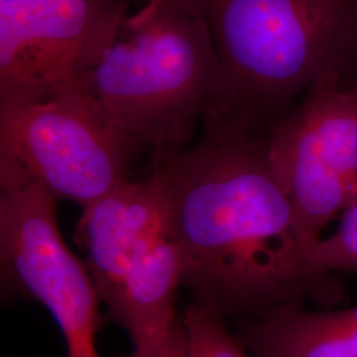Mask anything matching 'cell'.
Listing matches in <instances>:
<instances>
[{
	"instance_id": "6da1fadb",
	"label": "cell",
	"mask_w": 357,
	"mask_h": 357,
	"mask_svg": "<svg viewBox=\"0 0 357 357\" xmlns=\"http://www.w3.org/2000/svg\"><path fill=\"white\" fill-rule=\"evenodd\" d=\"M202 125L197 143L153 155L192 302L238 320L290 302L343 301L342 282L312 259L270 163L268 135L221 115Z\"/></svg>"
},
{
	"instance_id": "7a4b0ae2",
	"label": "cell",
	"mask_w": 357,
	"mask_h": 357,
	"mask_svg": "<svg viewBox=\"0 0 357 357\" xmlns=\"http://www.w3.org/2000/svg\"><path fill=\"white\" fill-rule=\"evenodd\" d=\"M79 86L134 146L153 155L190 146L196 125L221 114L222 72L193 0H143Z\"/></svg>"
},
{
	"instance_id": "3957f363",
	"label": "cell",
	"mask_w": 357,
	"mask_h": 357,
	"mask_svg": "<svg viewBox=\"0 0 357 357\" xmlns=\"http://www.w3.org/2000/svg\"><path fill=\"white\" fill-rule=\"evenodd\" d=\"M222 72L221 118L265 134L357 31V0H193Z\"/></svg>"
},
{
	"instance_id": "277c9868",
	"label": "cell",
	"mask_w": 357,
	"mask_h": 357,
	"mask_svg": "<svg viewBox=\"0 0 357 357\" xmlns=\"http://www.w3.org/2000/svg\"><path fill=\"white\" fill-rule=\"evenodd\" d=\"M139 150L82 86L0 105V190L35 184L85 208L128 178Z\"/></svg>"
},
{
	"instance_id": "5b68a950",
	"label": "cell",
	"mask_w": 357,
	"mask_h": 357,
	"mask_svg": "<svg viewBox=\"0 0 357 357\" xmlns=\"http://www.w3.org/2000/svg\"><path fill=\"white\" fill-rule=\"evenodd\" d=\"M268 159L314 248L357 188V94L331 69L268 134Z\"/></svg>"
},
{
	"instance_id": "8992f818",
	"label": "cell",
	"mask_w": 357,
	"mask_h": 357,
	"mask_svg": "<svg viewBox=\"0 0 357 357\" xmlns=\"http://www.w3.org/2000/svg\"><path fill=\"white\" fill-rule=\"evenodd\" d=\"M131 0H0V105L78 86L114 40Z\"/></svg>"
},
{
	"instance_id": "52a82bcc",
	"label": "cell",
	"mask_w": 357,
	"mask_h": 357,
	"mask_svg": "<svg viewBox=\"0 0 357 357\" xmlns=\"http://www.w3.org/2000/svg\"><path fill=\"white\" fill-rule=\"evenodd\" d=\"M0 262L8 290L50 310L68 357H100L96 335L101 299L86 265L66 246L56 202L44 188L0 190Z\"/></svg>"
},
{
	"instance_id": "ba28073f",
	"label": "cell",
	"mask_w": 357,
	"mask_h": 357,
	"mask_svg": "<svg viewBox=\"0 0 357 357\" xmlns=\"http://www.w3.org/2000/svg\"><path fill=\"white\" fill-rule=\"evenodd\" d=\"M168 233L166 202L151 174L123 180L82 208L75 241L85 250V265L106 307L114 302L132 266Z\"/></svg>"
},
{
	"instance_id": "9c48e42d",
	"label": "cell",
	"mask_w": 357,
	"mask_h": 357,
	"mask_svg": "<svg viewBox=\"0 0 357 357\" xmlns=\"http://www.w3.org/2000/svg\"><path fill=\"white\" fill-rule=\"evenodd\" d=\"M183 266L178 245L169 233L130 270L110 317L125 328L135 351L153 356H172L183 349L181 319L176 314Z\"/></svg>"
},
{
	"instance_id": "30bf717a",
	"label": "cell",
	"mask_w": 357,
	"mask_h": 357,
	"mask_svg": "<svg viewBox=\"0 0 357 357\" xmlns=\"http://www.w3.org/2000/svg\"><path fill=\"white\" fill-rule=\"evenodd\" d=\"M237 323L253 357H357V307L310 310L290 302Z\"/></svg>"
},
{
	"instance_id": "8fae6325",
	"label": "cell",
	"mask_w": 357,
	"mask_h": 357,
	"mask_svg": "<svg viewBox=\"0 0 357 357\" xmlns=\"http://www.w3.org/2000/svg\"><path fill=\"white\" fill-rule=\"evenodd\" d=\"M180 319L183 357H253L216 312L191 302Z\"/></svg>"
},
{
	"instance_id": "7c38bea8",
	"label": "cell",
	"mask_w": 357,
	"mask_h": 357,
	"mask_svg": "<svg viewBox=\"0 0 357 357\" xmlns=\"http://www.w3.org/2000/svg\"><path fill=\"white\" fill-rule=\"evenodd\" d=\"M312 259L330 274L357 273V203L345 206L339 227L328 237H321L312 250Z\"/></svg>"
},
{
	"instance_id": "4fadbf2b",
	"label": "cell",
	"mask_w": 357,
	"mask_h": 357,
	"mask_svg": "<svg viewBox=\"0 0 357 357\" xmlns=\"http://www.w3.org/2000/svg\"><path fill=\"white\" fill-rule=\"evenodd\" d=\"M333 70L336 72L339 85L357 94V31L339 57Z\"/></svg>"
},
{
	"instance_id": "5bb4252c",
	"label": "cell",
	"mask_w": 357,
	"mask_h": 357,
	"mask_svg": "<svg viewBox=\"0 0 357 357\" xmlns=\"http://www.w3.org/2000/svg\"><path fill=\"white\" fill-rule=\"evenodd\" d=\"M125 357H183V349L178 352L176 355H172V356H153V355H147V354H142V352H138V351H135L132 355H130V356Z\"/></svg>"
}]
</instances>
